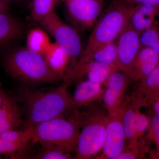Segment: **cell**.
<instances>
[{
  "mask_svg": "<svg viewBox=\"0 0 159 159\" xmlns=\"http://www.w3.org/2000/svg\"><path fill=\"white\" fill-rule=\"evenodd\" d=\"M102 84L91 82L89 80L80 83L72 97L71 109H75L90 104L94 101L102 99L104 89Z\"/></svg>",
  "mask_w": 159,
  "mask_h": 159,
  "instance_id": "9a60e30c",
  "label": "cell"
},
{
  "mask_svg": "<svg viewBox=\"0 0 159 159\" xmlns=\"http://www.w3.org/2000/svg\"><path fill=\"white\" fill-rule=\"evenodd\" d=\"M139 83L138 93L144 97L159 91V63L145 79Z\"/></svg>",
  "mask_w": 159,
  "mask_h": 159,
  "instance_id": "7402d4cb",
  "label": "cell"
},
{
  "mask_svg": "<svg viewBox=\"0 0 159 159\" xmlns=\"http://www.w3.org/2000/svg\"><path fill=\"white\" fill-rule=\"evenodd\" d=\"M134 6L119 0H112L93 27L79 60L84 59L99 47L116 40L128 24Z\"/></svg>",
  "mask_w": 159,
  "mask_h": 159,
  "instance_id": "3957f363",
  "label": "cell"
},
{
  "mask_svg": "<svg viewBox=\"0 0 159 159\" xmlns=\"http://www.w3.org/2000/svg\"><path fill=\"white\" fill-rule=\"evenodd\" d=\"M24 122L21 108L17 101L6 94L0 107V134L17 129Z\"/></svg>",
  "mask_w": 159,
  "mask_h": 159,
  "instance_id": "5bb4252c",
  "label": "cell"
},
{
  "mask_svg": "<svg viewBox=\"0 0 159 159\" xmlns=\"http://www.w3.org/2000/svg\"><path fill=\"white\" fill-rule=\"evenodd\" d=\"M31 15L34 21L39 22L54 11L58 0H31Z\"/></svg>",
  "mask_w": 159,
  "mask_h": 159,
  "instance_id": "ffe728a7",
  "label": "cell"
},
{
  "mask_svg": "<svg viewBox=\"0 0 159 159\" xmlns=\"http://www.w3.org/2000/svg\"><path fill=\"white\" fill-rule=\"evenodd\" d=\"M11 3L8 0H0V13L8 11Z\"/></svg>",
  "mask_w": 159,
  "mask_h": 159,
  "instance_id": "f546056e",
  "label": "cell"
},
{
  "mask_svg": "<svg viewBox=\"0 0 159 159\" xmlns=\"http://www.w3.org/2000/svg\"><path fill=\"white\" fill-rule=\"evenodd\" d=\"M141 48H149L159 54V26L156 25L139 34Z\"/></svg>",
  "mask_w": 159,
  "mask_h": 159,
  "instance_id": "cb8c5ba5",
  "label": "cell"
},
{
  "mask_svg": "<svg viewBox=\"0 0 159 159\" xmlns=\"http://www.w3.org/2000/svg\"><path fill=\"white\" fill-rule=\"evenodd\" d=\"M116 43L118 67L128 76L141 49L139 34L128 24L117 38Z\"/></svg>",
  "mask_w": 159,
  "mask_h": 159,
  "instance_id": "9c48e42d",
  "label": "cell"
},
{
  "mask_svg": "<svg viewBox=\"0 0 159 159\" xmlns=\"http://www.w3.org/2000/svg\"><path fill=\"white\" fill-rule=\"evenodd\" d=\"M24 31V26L8 11L0 13V50L6 48L18 39Z\"/></svg>",
  "mask_w": 159,
  "mask_h": 159,
  "instance_id": "2e32d148",
  "label": "cell"
},
{
  "mask_svg": "<svg viewBox=\"0 0 159 159\" xmlns=\"http://www.w3.org/2000/svg\"><path fill=\"white\" fill-rule=\"evenodd\" d=\"M68 84L64 83L59 87L48 91L23 90L26 119L25 128L63 116L70 110L72 97L67 91Z\"/></svg>",
  "mask_w": 159,
  "mask_h": 159,
  "instance_id": "7a4b0ae2",
  "label": "cell"
},
{
  "mask_svg": "<svg viewBox=\"0 0 159 159\" xmlns=\"http://www.w3.org/2000/svg\"><path fill=\"white\" fill-rule=\"evenodd\" d=\"M26 43L27 48L43 56L51 44L47 32L38 28L29 31Z\"/></svg>",
  "mask_w": 159,
  "mask_h": 159,
  "instance_id": "d6986e66",
  "label": "cell"
},
{
  "mask_svg": "<svg viewBox=\"0 0 159 159\" xmlns=\"http://www.w3.org/2000/svg\"><path fill=\"white\" fill-rule=\"evenodd\" d=\"M79 124L58 117L39 123L31 128L32 141L41 145H54L69 152L76 151L79 135Z\"/></svg>",
  "mask_w": 159,
  "mask_h": 159,
  "instance_id": "277c9868",
  "label": "cell"
},
{
  "mask_svg": "<svg viewBox=\"0 0 159 159\" xmlns=\"http://www.w3.org/2000/svg\"><path fill=\"white\" fill-rule=\"evenodd\" d=\"M69 16L84 29L93 28L102 12L103 3L99 0H63Z\"/></svg>",
  "mask_w": 159,
  "mask_h": 159,
  "instance_id": "ba28073f",
  "label": "cell"
},
{
  "mask_svg": "<svg viewBox=\"0 0 159 159\" xmlns=\"http://www.w3.org/2000/svg\"><path fill=\"white\" fill-rule=\"evenodd\" d=\"M88 61L100 63L119 69L116 40L98 48L84 59L79 60L77 64Z\"/></svg>",
  "mask_w": 159,
  "mask_h": 159,
  "instance_id": "ac0fdd59",
  "label": "cell"
},
{
  "mask_svg": "<svg viewBox=\"0 0 159 159\" xmlns=\"http://www.w3.org/2000/svg\"><path fill=\"white\" fill-rule=\"evenodd\" d=\"M159 9L151 5H134L128 24L139 34L153 26L158 25Z\"/></svg>",
  "mask_w": 159,
  "mask_h": 159,
  "instance_id": "7c38bea8",
  "label": "cell"
},
{
  "mask_svg": "<svg viewBox=\"0 0 159 159\" xmlns=\"http://www.w3.org/2000/svg\"><path fill=\"white\" fill-rule=\"evenodd\" d=\"M142 107L137 109L136 118V139L138 142H142V137L148 131L150 124V116L141 111Z\"/></svg>",
  "mask_w": 159,
  "mask_h": 159,
  "instance_id": "4316f807",
  "label": "cell"
},
{
  "mask_svg": "<svg viewBox=\"0 0 159 159\" xmlns=\"http://www.w3.org/2000/svg\"><path fill=\"white\" fill-rule=\"evenodd\" d=\"M39 23L69 55L70 63L67 70H71L79 61L83 52L81 39L77 30L64 22L54 11Z\"/></svg>",
  "mask_w": 159,
  "mask_h": 159,
  "instance_id": "8992f818",
  "label": "cell"
},
{
  "mask_svg": "<svg viewBox=\"0 0 159 159\" xmlns=\"http://www.w3.org/2000/svg\"><path fill=\"white\" fill-rule=\"evenodd\" d=\"M2 64L10 77L25 83H54L62 78L51 68L43 55L27 48L7 49L2 56Z\"/></svg>",
  "mask_w": 159,
  "mask_h": 159,
  "instance_id": "6da1fadb",
  "label": "cell"
},
{
  "mask_svg": "<svg viewBox=\"0 0 159 159\" xmlns=\"http://www.w3.org/2000/svg\"><path fill=\"white\" fill-rule=\"evenodd\" d=\"M2 157V156H0V159H2V158H1Z\"/></svg>",
  "mask_w": 159,
  "mask_h": 159,
  "instance_id": "836d02e7",
  "label": "cell"
},
{
  "mask_svg": "<svg viewBox=\"0 0 159 159\" xmlns=\"http://www.w3.org/2000/svg\"><path fill=\"white\" fill-rule=\"evenodd\" d=\"M144 154L140 151L133 150L128 148L124 150L117 157L116 159H135L142 158Z\"/></svg>",
  "mask_w": 159,
  "mask_h": 159,
  "instance_id": "83f0119b",
  "label": "cell"
},
{
  "mask_svg": "<svg viewBox=\"0 0 159 159\" xmlns=\"http://www.w3.org/2000/svg\"><path fill=\"white\" fill-rule=\"evenodd\" d=\"M27 145L8 142L0 139V156L4 155L11 158H17Z\"/></svg>",
  "mask_w": 159,
  "mask_h": 159,
  "instance_id": "484cf974",
  "label": "cell"
},
{
  "mask_svg": "<svg viewBox=\"0 0 159 159\" xmlns=\"http://www.w3.org/2000/svg\"><path fill=\"white\" fill-rule=\"evenodd\" d=\"M43 56L51 68L60 77H64L70 63L66 52L56 42L51 43Z\"/></svg>",
  "mask_w": 159,
  "mask_h": 159,
  "instance_id": "e0dca14e",
  "label": "cell"
},
{
  "mask_svg": "<svg viewBox=\"0 0 159 159\" xmlns=\"http://www.w3.org/2000/svg\"><path fill=\"white\" fill-rule=\"evenodd\" d=\"M42 148L34 158L38 159H70L72 158L70 152L54 145H41Z\"/></svg>",
  "mask_w": 159,
  "mask_h": 159,
  "instance_id": "603a6c76",
  "label": "cell"
},
{
  "mask_svg": "<svg viewBox=\"0 0 159 159\" xmlns=\"http://www.w3.org/2000/svg\"><path fill=\"white\" fill-rule=\"evenodd\" d=\"M108 115L94 111L82 121L76 148L77 159H90L102 150L105 143Z\"/></svg>",
  "mask_w": 159,
  "mask_h": 159,
  "instance_id": "5b68a950",
  "label": "cell"
},
{
  "mask_svg": "<svg viewBox=\"0 0 159 159\" xmlns=\"http://www.w3.org/2000/svg\"><path fill=\"white\" fill-rule=\"evenodd\" d=\"M131 5L146 4L155 6L159 9V0H119Z\"/></svg>",
  "mask_w": 159,
  "mask_h": 159,
  "instance_id": "f1b7e54d",
  "label": "cell"
},
{
  "mask_svg": "<svg viewBox=\"0 0 159 159\" xmlns=\"http://www.w3.org/2000/svg\"><path fill=\"white\" fill-rule=\"evenodd\" d=\"M99 1H100V2H101L103 3L104 2H106V1H107V0H99Z\"/></svg>",
  "mask_w": 159,
  "mask_h": 159,
  "instance_id": "1f68e13d",
  "label": "cell"
},
{
  "mask_svg": "<svg viewBox=\"0 0 159 159\" xmlns=\"http://www.w3.org/2000/svg\"><path fill=\"white\" fill-rule=\"evenodd\" d=\"M117 70H119L114 67L94 61L77 64L74 68L68 72L64 78V82L69 85L71 81L80 79L86 75L88 80L102 84L106 83L111 73Z\"/></svg>",
  "mask_w": 159,
  "mask_h": 159,
  "instance_id": "8fae6325",
  "label": "cell"
},
{
  "mask_svg": "<svg viewBox=\"0 0 159 159\" xmlns=\"http://www.w3.org/2000/svg\"><path fill=\"white\" fill-rule=\"evenodd\" d=\"M8 1H10V2H12V1H16V0H8Z\"/></svg>",
  "mask_w": 159,
  "mask_h": 159,
  "instance_id": "d6a6232c",
  "label": "cell"
},
{
  "mask_svg": "<svg viewBox=\"0 0 159 159\" xmlns=\"http://www.w3.org/2000/svg\"><path fill=\"white\" fill-rule=\"evenodd\" d=\"M6 94V93L4 92V90L3 89L2 84L0 81V107L2 104L3 100H4Z\"/></svg>",
  "mask_w": 159,
  "mask_h": 159,
  "instance_id": "4dcf8cb0",
  "label": "cell"
},
{
  "mask_svg": "<svg viewBox=\"0 0 159 159\" xmlns=\"http://www.w3.org/2000/svg\"><path fill=\"white\" fill-rule=\"evenodd\" d=\"M150 124L146 135V139L153 142L154 150L149 152L151 159H159V115L152 111L150 114Z\"/></svg>",
  "mask_w": 159,
  "mask_h": 159,
  "instance_id": "44dd1931",
  "label": "cell"
},
{
  "mask_svg": "<svg viewBox=\"0 0 159 159\" xmlns=\"http://www.w3.org/2000/svg\"><path fill=\"white\" fill-rule=\"evenodd\" d=\"M159 63V54L149 48H141L129 74L131 80L140 82L150 74Z\"/></svg>",
  "mask_w": 159,
  "mask_h": 159,
  "instance_id": "4fadbf2b",
  "label": "cell"
},
{
  "mask_svg": "<svg viewBox=\"0 0 159 159\" xmlns=\"http://www.w3.org/2000/svg\"><path fill=\"white\" fill-rule=\"evenodd\" d=\"M129 80L128 75L120 70L114 71L109 76L102 98L109 116L116 113L122 107Z\"/></svg>",
  "mask_w": 159,
  "mask_h": 159,
  "instance_id": "30bf717a",
  "label": "cell"
},
{
  "mask_svg": "<svg viewBox=\"0 0 159 159\" xmlns=\"http://www.w3.org/2000/svg\"><path fill=\"white\" fill-rule=\"evenodd\" d=\"M0 139L16 143L27 144L32 139V133L30 127L23 130L13 129L0 134Z\"/></svg>",
  "mask_w": 159,
  "mask_h": 159,
  "instance_id": "d4e9b609",
  "label": "cell"
},
{
  "mask_svg": "<svg viewBox=\"0 0 159 159\" xmlns=\"http://www.w3.org/2000/svg\"><path fill=\"white\" fill-rule=\"evenodd\" d=\"M126 142L122 122V107L112 116H109L106 126L105 143L99 159H116L125 149Z\"/></svg>",
  "mask_w": 159,
  "mask_h": 159,
  "instance_id": "52a82bcc",
  "label": "cell"
}]
</instances>
